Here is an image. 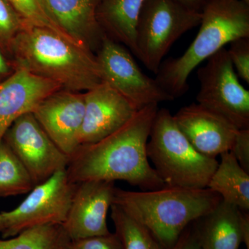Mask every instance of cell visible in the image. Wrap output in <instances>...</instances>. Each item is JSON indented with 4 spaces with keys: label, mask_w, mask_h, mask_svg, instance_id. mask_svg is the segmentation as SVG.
Returning <instances> with one entry per match:
<instances>
[{
    "label": "cell",
    "mask_w": 249,
    "mask_h": 249,
    "mask_svg": "<svg viewBox=\"0 0 249 249\" xmlns=\"http://www.w3.org/2000/svg\"><path fill=\"white\" fill-rule=\"evenodd\" d=\"M158 109L157 104L142 108L106 138L80 145L70 157L67 166L70 181L79 183L120 180L142 191L165 186L147 155V143Z\"/></svg>",
    "instance_id": "obj_1"
},
{
    "label": "cell",
    "mask_w": 249,
    "mask_h": 249,
    "mask_svg": "<svg viewBox=\"0 0 249 249\" xmlns=\"http://www.w3.org/2000/svg\"><path fill=\"white\" fill-rule=\"evenodd\" d=\"M27 24L7 0H0V50L10 59L15 39Z\"/></svg>",
    "instance_id": "obj_24"
},
{
    "label": "cell",
    "mask_w": 249,
    "mask_h": 249,
    "mask_svg": "<svg viewBox=\"0 0 249 249\" xmlns=\"http://www.w3.org/2000/svg\"><path fill=\"white\" fill-rule=\"evenodd\" d=\"M199 92L196 99L203 107L219 114L238 129H249V91L241 84L223 48L197 70Z\"/></svg>",
    "instance_id": "obj_7"
},
{
    "label": "cell",
    "mask_w": 249,
    "mask_h": 249,
    "mask_svg": "<svg viewBox=\"0 0 249 249\" xmlns=\"http://www.w3.org/2000/svg\"><path fill=\"white\" fill-rule=\"evenodd\" d=\"M227 49L229 58L237 76L249 83V37H240L231 42Z\"/></svg>",
    "instance_id": "obj_25"
},
{
    "label": "cell",
    "mask_w": 249,
    "mask_h": 249,
    "mask_svg": "<svg viewBox=\"0 0 249 249\" xmlns=\"http://www.w3.org/2000/svg\"><path fill=\"white\" fill-rule=\"evenodd\" d=\"M7 1L27 24L50 29L72 40L55 22L46 6L45 0H7Z\"/></svg>",
    "instance_id": "obj_23"
},
{
    "label": "cell",
    "mask_w": 249,
    "mask_h": 249,
    "mask_svg": "<svg viewBox=\"0 0 249 249\" xmlns=\"http://www.w3.org/2000/svg\"><path fill=\"white\" fill-rule=\"evenodd\" d=\"M221 160L207 188L222 200L244 211H249V173L241 167L230 152L220 155Z\"/></svg>",
    "instance_id": "obj_19"
},
{
    "label": "cell",
    "mask_w": 249,
    "mask_h": 249,
    "mask_svg": "<svg viewBox=\"0 0 249 249\" xmlns=\"http://www.w3.org/2000/svg\"><path fill=\"white\" fill-rule=\"evenodd\" d=\"M34 186L27 170L2 141L0 142V197L26 194Z\"/></svg>",
    "instance_id": "obj_22"
},
{
    "label": "cell",
    "mask_w": 249,
    "mask_h": 249,
    "mask_svg": "<svg viewBox=\"0 0 249 249\" xmlns=\"http://www.w3.org/2000/svg\"><path fill=\"white\" fill-rule=\"evenodd\" d=\"M171 249H201L196 229H186Z\"/></svg>",
    "instance_id": "obj_28"
},
{
    "label": "cell",
    "mask_w": 249,
    "mask_h": 249,
    "mask_svg": "<svg viewBox=\"0 0 249 249\" xmlns=\"http://www.w3.org/2000/svg\"><path fill=\"white\" fill-rule=\"evenodd\" d=\"M62 89L55 82L16 69L0 83V142L18 118L33 112L41 101Z\"/></svg>",
    "instance_id": "obj_15"
},
{
    "label": "cell",
    "mask_w": 249,
    "mask_h": 249,
    "mask_svg": "<svg viewBox=\"0 0 249 249\" xmlns=\"http://www.w3.org/2000/svg\"><path fill=\"white\" fill-rule=\"evenodd\" d=\"M76 185L70 181L66 169L59 170L43 183L36 185L16 209L1 213L4 219L3 238L14 237L33 227L62 225Z\"/></svg>",
    "instance_id": "obj_8"
},
{
    "label": "cell",
    "mask_w": 249,
    "mask_h": 249,
    "mask_svg": "<svg viewBox=\"0 0 249 249\" xmlns=\"http://www.w3.org/2000/svg\"><path fill=\"white\" fill-rule=\"evenodd\" d=\"M85 101L80 145L106 138L121 128L138 111L128 100L104 82L85 91Z\"/></svg>",
    "instance_id": "obj_13"
},
{
    "label": "cell",
    "mask_w": 249,
    "mask_h": 249,
    "mask_svg": "<svg viewBox=\"0 0 249 249\" xmlns=\"http://www.w3.org/2000/svg\"><path fill=\"white\" fill-rule=\"evenodd\" d=\"M67 249H123L117 235L114 233L94 236L71 240Z\"/></svg>",
    "instance_id": "obj_26"
},
{
    "label": "cell",
    "mask_w": 249,
    "mask_h": 249,
    "mask_svg": "<svg viewBox=\"0 0 249 249\" xmlns=\"http://www.w3.org/2000/svg\"><path fill=\"white\" fill-rule=\"evenodd\" d=\"M187 9L201 12L206 0H177Z\"/></svg>",
    "instance_id": "obj_30"
},
{
    "label": "cell",
    "mask_w": 249,
    "mask_h": 249,
    "mask_svg": "<svg viewBox=\"0 0 249 249\" xmlns=\"http://www.w3.org/2000/svg\"><path fill=\"white\" fill-rule=\"evenodd\" d=\"M3 230H4V219L0 213V233L2 232Z\"/></svg>",
    "instance_id": "obj_31"
},
{
    "label": "cell",
    "mask_w": 249,
    "mask_h": 249,
    "mask_svg": "<svg viewBox=\"0 0 249 249\" xmlns=\"http://www.w3.org/2000/svg\"><path fill=\"white\" fill-rule=\"evenodd\" d=\"M173 118L192 145L212 158L230 151L239 130L227 119L198 103L181 107Z\"/></svg>",
    "instance_id": "obj_14"
},
{
    "label": "cell",
    "mask_w": 249,
    "mask_h": 249,
    "mask_svg": "<svg viewBox=\"0 0 249 249\" xmlns=\"http://www.w3.org/2000/svg\"><path fill=\"white\" fill-rule=\"evenodd\" d=\"M201 12L187 9L177 0H146L137 31V55L157 74L177 40L200 24Z\"/></svg>",
    "instance_id": "obj_6"
},
{
    "label": "cell",
    "mask_w": 249,
    "mask_h": 249,
    "mask_svg": "<svg viewBox=\"0 0 249 249\" xmlns=\"http://www.w3.org/2000/svg\"><path fill=\"white\" fill-rule=\"evenodd\" d=\"M2 141L27 170L34 186L68 165L70 157L54 143L32 112L18 118Z\"/></svg>",
    "instance_id": "obj_10"
},
{
    "label": "cell",
    "mask_w": 249,
    "mask_h": 249,
    "mask_svg": "<svg viewBox=\"0 0 249 249\" xmlns=\"http://www.w3.org/2000/svg\"><path fill=\"white\" fill-rule=\"evenodd\" d=\"M209 188L165 186L146 191L116 188L114 202L146 227L165 249H171L183 232L222 201Z\"/></svg>",
    "instance_id": "obj_3"
},
{
    "label": "cell",
    "mask_w": 249,
    "mask_h": 249,
    "mask_svg": "<svg viewBox=\"0 0 249 249\" xmlns=\"http://www.w3.org/2000/svg\"><path fill=\"white\" fill-rule=\"evenodd\" d=\"M85 92L60 89L49 95L32 114L54 143L69 157L80 145Z\"/></svg>",
    "instance_id": "obj_11"
},
{
    "label": "cell",
    "mask_w": 249,
    "mask_h": 249,
    "mask_svg": "<svg viewBox=\"0 0 249 249\" xmlns=\"http://www.w3.org/2000/svg\"><path fill=\"white\" fill-rule=\"evenodd\" d=\"M199 30L186 52L162 62L155 79L174 98L189 89L192 72L232 41L249 37V5L240 0H206Z\"/></svg>",
    "instance_id": "obj_4"
},
{
    "label": "cell",
    "mask_w": 249,
    "mask_h": 249,
    "mask_svg": "<svg viewBox=\"0 0 249 249\" xmlns=\"http://www.w3.org/2000/svg\"><path fill=\"white\" fill-rule=\"evenodd\" d=\"M229 152L249 173V129H239Z\"/></svg>",
    "instance_id": "obj_27"
},
{
    "label": "cell",
    "mask_w": 249,
    "mask_h": 249,
    "mask_svg": "<svg viewBox=\"0 0 249 249\" xmlns=\"http://www.w3.org/2000/svg\"><path fill=\"white\" fill-rule=\"evenodd\" d=\"M242 2L245 3V4L249 5V0H240Z\"/></svg>",
    "instance_id": "obj_32"
},
{
    "label": "cell",
    "mask_w": 249,
    "mask_h": 249,
    "mask_svg": "<svg viewBox=\"0 0 249 249\" xmlns=\"http://www.w3.org/2000/svg\"><path fill=\"white\" fill-rule=\"evenodd\" d=\"M115 183L87 181L77 183L64 229L71 240L110 233L107 214L114 202Z\"/></svg>",
    "instance_id": "obj_12"
},
{
    "label": "cell",
    "mask_w": 249,
    "mask_h": 249,
    "mask_svg": "<svg viewBox=\"0 0 249 249\" xmlns=\"http://www.w3.org/2000/svg\"><path fill=\"white\" fill-rule=\"evenodd\" d=\"M146 0H102L97 19L105 35L128 47L137 55V31Z\"/></svg>",
    "instance_id": "obj_18"
},
{
    "label": "cell",
    "mask_w": 249,
    "mask_h": 249,
    "mask_svg": "<svg viewBox=\"0 0 249 249\" xmlns=\"http://www.w3.org/2000/svg\"><path fill=\"white\" fill-rule=\"evenodd\" d=\"M102 0H45L55 22L70 38L91 49L99 48L106 36L97 19Z\"/></svg>",
    "instance_id": "obj_17"
},
{
    "label": "cell",
    "mask_w": 249,
    "mask_h": 249,
    "mask_svg": "<svg viewBox=\"0 0 249 249\" xmlns=\"http://www.w3.org/2000/svg\"><path fill=\"white\" fill-rule=\"evenodd\" d=\"M111 219L123 249H165L151 232L117 205L111 206Z\"/></svg>",
    "instance_id": "obj_21"
},
{
    "label": "cell",
    "mask_w": 249,
    "mask_h": 249,
    "mask_svg": "<svg viewBox=\"0 0 249 249\" xmlns=\"http://www.w3.org/2000/svg\"><path fill=\"white\" fill-rule=\"evenodd\" d=\"M147 155L165 186L207 188L219 161L199 153L183 135L169 109H159L147 143Z\"/></svg>",
    "instance_id": "obj_5"
},
{
    "label": "cell",
    "mask_w": 249,
    "mask_h": 249,
    "mask_svg": "<svg viewBox=\"0 0 249 249\" xmlns=\"http://www.w3.org/2000/svg\"><path fill=\"white\" fill-rule=\"evenodd\" d=\"M16 70L12 60L0 50V83L9 78Z\"/></svg>",
    "instance_id": "obj_29"
},
{
    "label": "cell",
    "mask_w": 249,
    "mask_h": 249,
    "mask_svg": "<svg viewBox=\"0 0 249 249\" xmlns=\"http://www.w3.org/2000/svg\"><path fill=\"white\" fill-rule=\"evenodd\" d=\"M71 239L62 224L31 228L0 240V249H67Z\"/></svg>",
    "instance_id": "obj_20"
},
{
    "label": "cell",
    "mask_w": 249,
    "mask_h": 249,
    "mask_svg": "<svg viewBox=\"0 0 249 249\" xmlns=\"http://www.w3.org/2000/svg\"><path fill=\"white\" fill-rule=\"evenodd\" d=\"M96 56L102 81L123 95L137 110L175 100L155 78L141 70L132 55L119 42L105 36Z\"/></svg>",
    "instance_id": "obj_9"
},
{
    "label": "cell",
    "mask_w": 249,
    "mask_h": 249,
    "mask_svg": "<svg viewBox=\"0 0 249 249\" xmlns=\"http://www.w3.org/2000/svg\"><path fill=\"white\" fill-rule=\"evenodd\" d=\"M11 59L16 69L52 80L62 89L85 92L103 83L91 49L46 28L25 25L13 43Z\"/></svg>",
    "instance_id": "obj_2"
},
{
    "label": "cell",
    "mask_w": 249,
    "mask_h": 249,
    "mask_svg": "<svg viewBox=\"0 0 249 249\" xmlns=\"http://www.w3.org/2000/svg\"><path fill=\"white\" fill-rule=\"evenodd\" d=\"M196 229L201 249H239L245 243L249 249V214L222 200L201 218Z\"/></svg>",
    "instance_id": "obj_16"
}]
</instances>
